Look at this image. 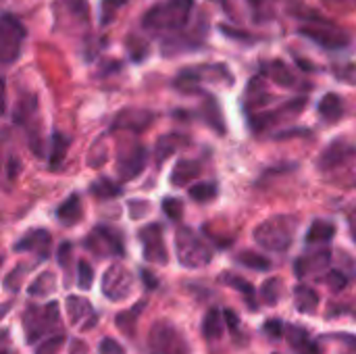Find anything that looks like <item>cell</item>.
Masks as SVG:
<instances>
[{"instance_id": "30bf717a", "label": "cell", "mask_w": 356, "mask_h": 354, "mask_svg": "<svg viewBox=\"0 0 356 354\" xmlns=\"http://www.w3.org/2000/svg\"><path fill=\"white\" fill-rule=\"evenodd\" d=\"M140 242H142L144 259H146L148 263L167 265L169 252H167V246H165L163 227H161L159 223H150V225L142 227V230H140Z\"/></svg>"}, {"instance_id": "f5cc1de1", "label": "cell", "mask_w": 356, "mask_h": 354, "mask_svg": "<svg viewBox=\"0 0 356 354\" xmlns=\"http://www.w3.org/2000/svg\"><path fill=\"white\" fill-rule=\"evenodd\" d=\"M4 102H6V86L4 79H0V113L4 111Z\"/></svg>"}, {"instance_id": "8fae6325", "label": "cell", "mask_w": 356, "mask_h": 354, "mask_svg": "<svg viewBox=\"0 0 356 354\" xmlns=\"http://www.w3.org/2000/svg\"><path fill=\"white\" fill-rule=\"evenodd\" d=\"M67 315H69V323L77 330H94L98 323V313L94 309V305L83 298V296H69L67 298Z\"/></svg>"}, {"instance_id": "cb8c5ba5", "label": "cell", "mask_w": 356, "mask_h": 354, "mask_svg": "<svg viewBox=\"0 0 356 354\" xmlns=\"http://www.w3.org/2000/svg\"><path fill=\"white\" fill-rule=\"evenodd\" d=\"M56 290V275L52 271H42L27 288V294L31 298H46L50 294H54Z\"/></svg>"}, {"instance_id": "3957f363", "label": "cell", "mask_w": 356, "mask_h": 354, "mask_svg": "<svg viewBox=\"0 0 356 354\" xmlns=\"http://www.w3.org/2000/svg\"><path fill=\"white\" fill-rule=\"evenodd\" d=\"M296 232V219L288 215H277L263 221L254 230V240L261 248L271 252H284L290 248Z\"/></svg>"}, {"instance_id": "d4e9b609", "label": "cell", "mask_w": 356, "mask_h": 354, "mask_svg": "<svg viewBox=\"0 0 356 354\" xmlns=\"http://www.w3.org/2000/svg\"><path fill=\"white\" fill-rule=\"evenodd\" d=\"M200 175V165L196 161H179L171 173V184L181 188L188 186L190 182H194Z\"/></svg>"}, {"instance_id": "7402d4cb", "label": "cell", "mask_w": 356, "mask_h": 354, "mask_svg": "<svg viewBox=\"0 0 356 354\" xmlns=\"http://www.w3.org/2000/svg\"><path fill=\"white\" fill-rule=\"evenodd\" d=\"M81 215H83V211H81V202H79V196H77V194L69 196V198L56 209V219H58L63 225H75V223H79Z\"/></svg>"}, {"instance_id": "bcb514c9", "label": "cell", "mask_w": 356, "mask_h": 354, "mask_svg": "<svg viewBox=\"0 0 356 354\" xmlns=\"http://www.w3.org/2000/svg\"><path fill=\"white\" fill-rule=\"evenodd\" d=\"M330 8H336V10H355L356 0H323Z\"/></svg>"}, {"instance_id": "d590c367", "label": "cell", "mask_w": 356, "mask_h": 354, "mask_svg": "<svg viewBox=\"0 0 356 354\" xmlns=\"http://www.w3.org/2000/svg\"><path fill=\"white\" fill-rule=\"evenodd\" d=\"M125 0H102L100 4V25H111Z\"/></svg>"}, {"instance_id": "ffe728a7", "label": "cell", "mask_w": 356, "mask_h": 354, "mask_svg": "<svg viewBox=\"0 0 356 354\" xmlns=\"http://www.w3.org/2000/svg\"><path fill=\"white\" fill-rule=\"evenodd\" d=\"M223 313L219 309H209L202 319V336L207 342H217L223 336Z\"/></svg>"}, {"instance_id": "4dcf8cb0", "label": "cell", "mask_w": 356, "mask_h": 354, "mask_svg": "<svg viewBox=\"0 0 356 354\" xmlns=\"http://www.w3.org/2000/svg\"><path fill=\"white\" fill-rule=\"evenodd\" d=\"M186 140L179 136V134H169V136H163L159 142H156V163L161 165L167 156H171L175 152V148L179 144H184Z\"/></svg>"}, {"instance_id": "9f6ffc18", "label": "cell", "mask_w": 356, "mask_h": 354, "mask_svg": "<svg viewBox=\"0 0 356 354\" xmlns=\"http://www.w3.org/2000/svg\"><path fill=\"white\" fill-rule=\"evenodd\" d=\"M0 265H2V257H0Z\"/></svg>"}, {"instance_id": "b9f144b4", "label": "cell", "mask_w": 356, "mask_h": 354, "mask_svg": "<svg viewBox=\"0 0 356 354\" xmlns=\"http://www.w3.org/2000/svg\"><path fill=\"white\" fill-rule=\"evenodd\" d=\"M98 354H125V348L113 338H102L98 346Z\"/></svg>"}, {"instance_id": "db71d44e", "label": "cell", "mask_w": 356, "mask_h": 354, "mask_svg": "<svg viewBox=\"0 0 356 354\" xmlns=\"http://www.w3.org/2000/svg\"><path fill=\"white\" fill-rule=\"evenodd\" d=\"M142 277H144V282H146V286H148V288H156V280H154V275H150L148 271H142Z\"/></svg>"}, {"instance_id": "f1b7e54d", "label": "cell", "mask_w": 356, "mask_h": 354, "mask_svg": "<svg viewBox=\"0 0 356 354\" xmlns=\"http://www.w3.org/2000/svg\"><path fill=\"white\" fill-rule=\"evenodd\" d=\"M142 309H144V303H138L134 309H127L121 315H117L115 323H117V328H121V332L125 336H134L136 334V323H138V317L142 315Z\"/></svg>"}, {"instance_id": "9a60e30c", "label": "cell", "mask_w": 356, "mask_h": 354, "mask_svg": "<svg viewBox=\"0 0 356 354\" xmlns=\"http://www.w3.org/2000/svg\"><path fill=\"white\" fill-rule=\"evenodd\" d=\"M152 123V113L144 111V108H125L115 117L113 127L121 129V131H134L140 134L144 131L148 125Z\"/></svg>"}, {"instance_id": "7a4b0ae2", "label": "cell", "mask_w": 356, "mask_h": 354, "mask_svg": "<svg viewBox=\"0 0 356 354\" xmlns=\"http://www.w3.org/2000/svg\"><path fill=\"white\" fill-rule=\"evenodd\" d=\"M60 330V311L58 303L50 300L44 307H27L23 313V334L27 344H38L42 338L52 336Z\"/></svg>"}, {"instance_id": "f907efd6", "label": "cell", "mask_w": 356, "mask_h": 354, "mask_svg": "<svg viewBox=\"0 0 356 354\" xmlns=\"http://www.w3.org/2000/svg\"><path fill=\"white\" fill-rule=\"evenodd\" d=\"M338 340H342V342H346V346L356 354V336H350V334H342V336H338Z\"/></svg>"}, {"instance_id": "5b68a950", "label": "cell", "mask_w": 356, "mask_h": 354, "mask_svg": "<svg viewBox=\"0 0 356 354\" xmlns=\"http://www.w3.org/2000/svg\"><path fill=\"white\" fill-rule=\"evenodd\" d=\"M148 354H192L186 336L171 321H156L148 332Z\"/></svg>"}, {"instance_id": "277c9868", "label": "cell", "mask_w": 356, "mask_h": 354, "mask_svg": "<svg viewBox=\"0 0 356 354\" xmlns=\"http://www.w3.org/2000/svg\"><path fill=\"white\" fill-rule=\"evenodd\" d=\"M175 252L186 269H202L213 261L211 246L190 227H179L175 232Z\"/></svg>"}, {"instance_id": "74e56055", "label": "cell", "mask_w": 356, "mask_h": 354, "mask_svg": "<svg viewBox=\"0 0 356 354\" xmlns=\"http://www.w3.org/2000/svg\"><path fill=\"white\" fill-rule=\"evenodd\" d=\"M94 284V269L88 261H79L77 265V288L79 290H90Z\"/></svg>"}, {"instance_id": "8992f818", "label": "cell", "mask_w": 356, "mask_h": 354, "mask_svg": "<svg viewBox=\"0 0 356 354\" xmlns=\"http://www.w3.org/2000/svg\"><path fill=\"white\" fill-rule=\"evenodd\" d=\"M23 42H25L23 23L10 13L0 15V65L15 63L21 54Z\"/></svg>"}, {"instance_id": "4fadbf2b", "label": "cell", "mask_w": 356, "mask_h": 354, "mask_svg": "<svg viewBox=\"0 0 356 354\" xmlns=\"http://www.w3.org/2000/svg\"><path fill=\"white\" fill-rule=\"evenodd\" d=\"M330 263H332V252L327 248H323V250H317V252L302 255L294 263V271H296L298 277H315V275L325 273Z\"/></svg>"}, {"instance_id": "ba28073f", "label": "cell", "mask_w": 356, "mask_h": 354, "mask_svg": "<svg viewBox=\"0 0 356 354\" xmlns=\"http://www.w3.org/2000/svg\"><path fill=\"white\" fill-rule=\"evenodd\" d=\"M134 292V275L121 263L111 265L102 275V294L111 303H121Z\"/></svg>"}, {"instance_id": "1f68e13d", "label": "cell", "mask_w": 356, "mask_h": 354, "mask_svg": "<svg viewBox=\"0 0 356 354\" xmlns=\"http://www.w3.org/2000/svg\"><path fill=\"white\" fill-rule=\"evenodd\" d=\"M90 190L100 200H108V198H115V196L121 194V186L115 184V182H111V179H106V177H100L98 182H94Z\"/></svg>"}, {"instance_id": "c3c4849f", "label": "cell", "mask_w": 356, "mask_h": 354, "mask_svg": "<svg viewBox=\"0 0 356 354\" xmlns=\"http://www.w3.org/2000/svg\"><path fill=\"white\" fill-rule=\"evenodd\" d=\"M6 351H13L10 348V334H8V330H2L0 332V354L6 353Z\"/></svg>"}, {"instance_id": "e0dca14e", "label": "cell", "mask_w": 356, "mask_h": 354, "mask_svg": "<svg viewBox=\"0 0 356 354\" xmlns=\"http://www.w3.org/2000/svg\"><path fill=\"white\" fill-rule=\"evenodd\" d=\"M284 334H286L290 346L298 354H321L319 346L309 338V334L302 325H288V328H284Z\"/></svg>"}, {"instance_id": "f35d334b", "label": "cell", "mask_w": 356, "mask_h": 354, "mask_svg": "<svg viewBox=\"0 0 356 354\" xmlns=\"http://www.w3.org/2000/svg\"><path fill=\"white\" fill-rule=\"evenodd\" d=\"M163 211H165V215H167L171 221H179L181 215H184V204H181V200H177V198H165V200H163Z\"/></svg>"}, {"instance_id": "ac0fdd59", "label": "cell", "mask_w": 356, "mask_h": 354, "mask_svg": "<svg viewBox=\"0 0 356 354\" xmlns=\"http://www.w3.org/2000/svg\"><path fill=\"white\" fill-rule=\"evenodd\" d=\"M221 282L225 286L238 290L244 296V300H246V305H248L250 311H257L259 309V294H257V290H254V286L250 282H246V280H242L240 275H234V273H223L221 275Z\"/></svg>"}, {"instance_id": "83f0119b", "label": "cell", "mask_w": 356, "mask_h": 354, "mask_svg": "<svg viewBox=\"0 0 356 354\" xmlns=\"http://www.w3.org/2000/svg\"><path fill=\"white\" fill-rule=\"evenodd\" d=\"M67 148H69V138L63 136L60 131H54L50 138V167L52 169H58L63 165Z\"/></svg>"}, {"instance_id": "7dc6e473", "label": "cell", "mask_w": 356, "mask_h": 354, "mask_svg": "<svg viewBox=\"0 0 356 354\" xmlns=\"http://www.w3.org/2000/svg\"><path fill=\"white\" fill-rule=\"evenodd\" d=\"M223 317H225V323H227L229 332H232V334H238V330H240V319H238V315H236L234 311L225 309Z\"/></svg>"}, {"instance_id": "5bb4252c", "label": "cell", "mask_w": 356, "mask_h": 354, "mask_svg": "<svg viewBox=\"0 0 356 354\" xmlns=\"http://www.w3.org/2000/svg\"><path fill=\"white\" fill-rule=\"evenodd\" d=\"M50 234L46 230H33V232H27L19 242H15L13 250L15 252H35L40 261L48 259L50 257Z\"/></svg>"}, {"instance_id": "e575fe53", "label": "cell", "mask_w": 356, "mask_h": 354, "mask_svg": "<svg viewBox=\"0 0 356 354\" xmlns=\"http://www.w3.org/2000/svg\"><path fill=\"white\" fill-rule=\"evenodd\" d=\"M215 196H217V184H213V182L196 184L190 188V198H194L196 202H209Z\"/></svg>"}, {"instance_id": "60d3db41", "label": "cell", "mask_w": 356, "mask_h": 354, "mask_svg": "<svg viewBox=\"0 0 356 354\" xmlns=\"http://www.w3.org/2000/svg\"><path fill=\"white\" fill-rule=\"evenodd\" d=\"M325 282H327V286H330L334 292H342V290L346 288V284H348V277H346L340 269H332V271L325 273Z\"/></svg>"}, {"instance_id": "11a10c76", "label": "cell", "mask_w": 356, "mask_h": 354, "mask_svg": "<svg viewBox=\"0 0 356 354\" xmlns=\"http://www.w3.org/2000/svg\"><path fill=\"white\" fill-rule=\"evenodd\" d=\"M2 354H13V351H6V353H2Z\"/></svg>"}, {"instance_id": "7c38bea8", "label": "cell", "mask_w": 356, "mask_h": 354, "mask_svg": "<svg viewBox=\"0 0 356 354\" xmlns=\"http://www.w3.org/2000/svg\"><path fill=\"white\" fill-rule=\"evenodd\" d=\"M146 159H148V154H146V148L142 144H136L129 150H123L119 154V161H117L119 177L123 182H129V179L138 177L146 167Z\"/></svg>"}, {"instance_id": "f546056e", "label": "cell", "mask_w": 356, "mask_h": 354, "mask_svg": "<svg viewBox=\"0 0 356 354\" xmlns=\"http://www.w3.org/2000/svg\"><path fill=\"white\" fill-rule=\"evenodd\" d=\"M267 75H269L277 86H282V88H292V86L296 83V79H294L292 71H290L282 61L271 63V65H269V69H267Z\"/></svg>"}, {"instance_id": "603a6c76", "label": "cell", "mask_w": 356, "mask_h": 354, "mask_svg": "<svg viewBox=\"0 0 356 354\" xmlns=\"http://www.w3.org/2000/svg\"><path fill=\"white\" fill-rule=\"evenodd\" d=\"M336 236V225L325 219H315L307 234V244H327Z\"/></svg>"}, {"instance_id": "2e32d148", "label": "cell", "mask_w": 356, "mask_h": 354, "mask_svg": "<svg viewBox=\"0 0 356 354\" xmlns=\"http://www.w3.org/2000/svg\"><path fill=\"white\" fill-rule=\"evenodd\" d=\"M353 159H356V146L348 144V142H334L332 146H327L319 159V167L321 169H336L340 165L350 163Z\"/></svg>"}, {"instance_id": "681fc988", "label": "cell", "mask_w": 356, "mask_h": 354, "mask_svg": "<svg viewBox=\"0 0 356 354\" xmlns=\"http://www.w3.org/2000/svg\"><path fill=\"white\" fill-rule=\"evenodd\" d=\"M69 354H88V346H86V342L73 340V342H71V353Z\"/></svg>"}, {"instance_id": "484cf974", "label": "cell", "mask_w": 356, "mask_h": 354, "mask_svg": "<svg viewBox=\"0 0 356 354\" xmlns=\"http://www.w3.org/2000/svg\"><path fill=\"white\" fill-rule=\"evenodd\" d=\"M267 100H269V92H267V86H265L263 77L250 79V83L246 88V106L248 108H259Z\"/></svg>"}, {"instance_id": "d6986e66", "label": "cell", "mask_w": 356, "mask_h": 354, "mask_svg": "<svg viewBox=\"0 0 356 354\" xmlns=\"http://www.w3.org/2000/svg\"><path fill=\"white\" fill-rule=\"evenodd\" d=\"M294 307L302 315H313L319 307V294L309 286H296L294 288Z\"/></svg>"}, {"instance_id": "44dd1931", "label": "cell", "mask_w": 356, "mask_h": 354, "mask_svg": "<svg viewBox=\"0 0 356 354\" xmlns=\"http://www.w3.org/2000/svg\"><path fill=\"white\" fill-rule=\"evenodd\" d=\"M58 10H65V17L69 19V23H77V25H86L88 23V0H58L56 4Z\"/></svg>"}, {"instance_id": "d6a6232c", "label": "cell", "mask_w": 356, "mask_h": 354, "mask_svg": "<svg viewBox=\"0 0 356 354\" xmlns=\"http://www.w3.org/2000/svg\"><path fill=\"white\" fill-rule=\"evenodd\" d=\"M238 261H240L244 267L254 269V271H267V269H271V261H269L267 257L259 255V252H252V250L242 252V255L238 257Z\"/></svg>"}, {"instance_id": "6da1fadb", "label": "cell", "mask_w": 356, "mask_h": 354, "mask_svg": "<svg viewBox=\"0 0 356 354\" xmlns=\"http://www.w3.org/2000/svg\"><path fill=\"white\" fill-rule=\"evenodd\" d=\"M194 8V0H163L154 4L142 19L144 29L152 33H169L186 27Z\"/></svg>"}, {"instance_id": "9c48e42d", "label": "cell", "mask_w": 356, "mask_h": 354, "mask_svg": "<svg viewBox=\"0 0 356 354\" xmlns=\"http://www.w3.org/2000/svg\"><path fill=\"white\" fill-rule=\"evenodd\" d=\"M86 248L96 257H123V236L106 225H98L86 238Z\"/></svg>"}, {"instance_id": "ab89813d", "label": "cell", "mask_w": 356, "mask_h": 354, "mask_svg": "<svg viewBox=\"0 0 356 354\" xmlns=\"http://www.w3.org/2000/svg\"><path fill=\"white\" fill-rule=\"evenodd\" d=\"M25 273H27V265H19V267H15V269L6 275V280H4V288H6V290H10V292H17Z\"/></svg>"}, {"instance_id": "52a82bcc", "label": "cell", "mask_w": 356, "mask_h": 354, "mask_svg": "<svg viewBox=\"0 0 356 354\" xmlns=\"http://www.w3.org/2000/svg\"><path fill=\"white\" fill-rule=\"evenodd\" d=\"M300 33L327 50H340V48L348 46V42H350V35L344 29H340L338 25H334L330 21H321V19H311L309 25L300 27Z\"/></svg>"}, {"instance_id": "7bdbcfd3", "label": "cell", "mask_w": 356, "mask_h": 354, "mask_svg": "<svg viewBox=\"0 0 356 354\" xmlns=\"http://www.w3.org/2000/svg\"><path fill=\"white\" fill-rule=\"evenodd\" d=\"M71 250H73L71 242H63L60 248H58V265L67 271V275H69V269H71Z\"/></svg>"}, {"instance_id": "8d00e7d4", "label": "cell", "mask_w": 356, "mask_h": 354, "mask_svg": "<svg viewBox=\"0 0 356 354\" xmlns=\"http://www.w3.org/2000/svg\"><path fill=\"white\" fill-rule=\"evenodd\" d=\"M63 344H65V336L63 334H52L42 344H38L35 354H58L60 348H63Z\"/></svg>"}, {"instance_id": "f6af8a7d", "label": "cell", "mask_w": 356, "mask_h": 354, "mask_svg": "<svg viewBox=\"0 0 356 354\" xmlns=\"http://www.w3.org/2000/svg\"><path fill=\"white\" fill-rule=\"evenodd\" d=\"M148 213V202L146 200H131L129 202V215L134 219H142Z\"/></svg>"}, {"instance_id": "4316f807", "label": "cell", "mask_w": 356, "mask_h": 354, "mask_svg": "<svg viewBox=\"0 0 356 354\" xmlns=\"http://www.w3.org/2000/svg\"><path fill=\"white\" fill-rule=\"evenodd\" d=\"M344 113V104H342V98L338 94H325L319 102V115L323 119H327L330 123L338 121Z\"/></svg>"}, {"instance_id": "816d5d0a", "label": "cell", "mask_w": 356, "mask_h": 354, "mask_svg": "<svg viewBox=\"0 0 356 354\" xmlns=\"http://www.w3.org/2000/svg\"><path fill=\"white\" fill-rule=\"evenodd\" d=\"M13 309V300H6V303H2L0 305V321L8 315V311Z\"/></svg>"}, {"instance_id": "ee69618b", "label": "cell", "mask_w": 356, "mask_h": 354, "mask_svg": "<svg viewBox=\"0 0 356 354\" xmlns=\"http://www.w3.org/2000/svg\"><path fill=\"white\" fill-rule=\"evenodd\" d=\"M265 334L269 336V338H282L284 336V321H280V319H269L267 323H265Z\"/></svg>"}, {"instance_id": "836d02e7", "label": "cell", "mask_w": 356, "mask_h": 354, "mask_svg": "<svg viewBox=\"0 0 356 354\" xmlns=\"http://www.w3.org/2000/svg\"><path fill=\"white\" fill-rule=\"evenodd\" d=\"M280 296H282V280H280V277L267 280V282L263 284V288H261V298H263V303L269 305V307H273V305L280 303Z\"/></svg>"}]
</instances>
